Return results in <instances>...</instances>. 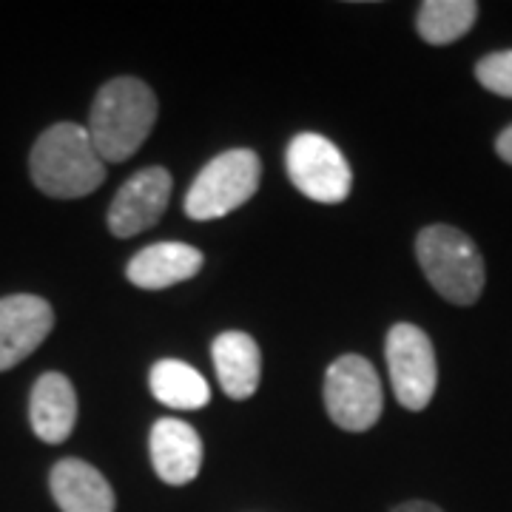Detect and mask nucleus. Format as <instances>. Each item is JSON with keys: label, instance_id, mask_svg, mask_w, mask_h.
<instances>
[{"label": "nucleus", "instance_id": "f257e3e1", "mask_svg": "<svg viewBox=\"0 0 512 512\" xmlns=\"http://www.w3.org/2000/svg\"><path fill=\"white\" fill-rule=\"evenodd\" d=\"M32 183L55 200H80L97 191L106 180V163L86 126L55 123L37 137L29 154Z\"/></svg>", "mask_w": 512, "mask_h": 512}, {"label": "nucleus", "instance_id": "f03ea898", "mask_svg": "<svg viewBox=\"0 0 512 512\" xmlns=\"http://www.w3.org/2000/svg\"><path fill=\"white\" fill-rule=\"evenodd\" d=\"M154 123V92L137 77H114L94 97L86 131L103 163H126L146 143Z\"/></svg>", "mask_w": 512, "mask_h": 512}, {"label": "nucleus", "instance_id": "7ed1b4c3", "mask_svg": "<svg viewBox=\"0 0 512 512\" xmlns=\"http://www.w3.org/2000/svg\"><path fill=\"white\" fill-rule=\"evenodd\" d=\"M416 256L427 282L453 305H473L484 291L487 271L476 242L453 225H427L416 237Z\"/></svg>", "mask_w": 512, "mask_h": 512}, {"label": "nucleus", "instance_id": "20e7f679", "mask_svg": "<svg viewBox=\"0 0 512 512\" xmlns=\"http://www.w3.org/2000/svg\"><path fill=\"white\" fill-rule=\"evenodd\" d=\"M262 163L251 148H231L197 174L185 194V214L191 220H220L251 200L259 188Z\"/></svg>", "mask_w": 512, "mask_h": 512}, {"label": "nucleus", "instance_id": "39448f33", "mask_svg": "<svg viewBox=\"0 0 512 512\" xmlns=\"http://www.w3.org/2000/svg\"><path fill=\"white\" fill-rule=\"evenodd\" d=\"M382 382L365 356L345 353L325 373V410L342 430L365 433L382 416Z\"/></svg>", "mask_w": 512, "mask_h": 512}, {"label": "nucleus", "instance_id": "423d86ee", "mask_svg": "<svg viewBox=\"0 0 512 512\" xmlns=\"http://www.w3.org/2000/svg\"><path fill=\"white\" fill-rule=\"evenodd\" d=\"M384 359L399 404L407 410H424L439 384V365L430 336L410 322H399L387 330Z\"/></svg>", "mask_w": 512, "mask_h": 512}, {"label": "nucleus", "instance_id": "0eeeda50", "mask_svg": "<svg viewBox=\"0 0 512 512\" xmlns=\"http://www.w3.org/2000/svg\"><path fill=\"white\" fill-rule=\"evenodd\" d=\"M285 168L291 183L313 202H345L353 188V171L345 154L328 137L313 131H302L288 143Z\"/></svg>", "mask_w": 512, "mask_h": 512}, {"label": "nucleus", "instance_id": "6e6552de", "mask_svg": "<svg viewBox=\"0 0 512 512\" xmlns=\"http://www.w3.org/2000/svg\"><path fill=\"white\" fill-rule=\"evenodd\" d=\"M171 174L151 165L137 171L128 180L109 205V231L114 237L128 239L143 234L148 228H154L160 217L165 214L168 202H171Z\"/></svg>", "mask_w": 512, "mask_h": 512}, {"label": "nucleus", "instance_id": "1a4fd4ad", "mask_svg": "<svg viewBox=\"0 0 512 512\" xmlns=\"http://www.w3.org/2000/svg\"><path fill=\"white\" fill-rule=\"evenodd\" d=\"M55 328L52 305L35 293L0 299V373L29 359Z\"/></svg>", "mask_w": 512, "mask_h": 512}, {"label": "nucleus", "instance_id": "9d476101", "mask_svg": "<svg viewBox=\"0 0 512 512\" xmlns=\"http://www.w3.org/2000/svg\"><path fill=\"white\" fill-rule=\"evenodd\" d=\"M151 464L154 473L171 487L191 484L200 476L202 467V441L200 433L180 419H160L151 427Z\"/></svg>", "mask_w": 512, "mask_h": 512}, {"label": "nucleus", "instance_id": "9b49d317", "mask_svg": "<svg viewBox=\"0 0 512 512\" xmlns=\"http://www.w3.org/2000/svg\"><path fill=\"white\" fill-rule=\"evenodd\" d=\"M49 490L60 512H114V490L106 476L80 458H60L49 473Z\"/></svg>", "mask_w": 512, "mask_h": 512}, {"label": "nucleus", "instance_id": "f8f14e48", "mask_svg": "<svg viewBox=\"0 0 512 512\" xmlns=\"http://www.w3.org/2000/svg\"><path fill=\"white\" fill-rule=\"evenodd\" d=\"M202 268V251L185 242H157L148 245L128 262L126 276L143 291H163L194 279Z\"/></svg>", "mask_w": 512, "mask_h": 512}, {"label": "nucleus", "instance_id": "ddd939ff", "mask_svg": "<svg viewBox=\"0 0 512 512\" xmlns=\"http://www.w3.org/2000/svg\"><path fill=\"white\" fill-rule=\"evenodd\" d=\"M29 421L43 444H63L77 421V393L69 376L43 373L29 396Z\"/></svg>", "mask_w": 512, "mask_h": 512}, {"label": "nucleus", "instance_id": "4468645a", "mask_svg": "<svg viewBox=\"0 0 512 512\" xmlns=\"http://www.w3.org/2000/svg\"><path fill=\"white\" fill-rule=\"evenodd\" d=\"M211 353H214L217 379H220L225 396L237 399V402L251 399L259 387V376H262V353H259L254 336H248L242 330H225L214 339Z\"/></svg>", "mask_w": 512, "mask_h": 512}, {"label": "nucleus", "instance_id": "2eb2a0df", "mask_svg": "<svg viewBox=\"0 0 512 512\" xmlns=\"http://www.w3.org/2000/svg\"><path fill=\"white\" fill-rule=\"evenodd\" d=\"M154 399L171 410H200L211 399V387L200 373L180 359H160L148 373Z\"/></svg>", "mask_w": 512, "mask_h": 512}, {"label": "nucleus", "instance_id": "dca6fc26", "mask_svg": "<svg viewBox=\"0 0 512 512\" xmlns=\"http://www.w3.org/2000/svg\"><path fill=\"white\" fill-rule=\"evenodd\" d=\"M476 18V0H424L416 15V29L424 43L447 46L467 35Z\"/></svg>", "mask_w": 512, "mask_h": 512}, {"label": "nucleus", "instance_id": "f3484780", "mask_svg": "<svg viewBox=\"0 0 512 512\" xmlns=\"http://www.w3.org/2000/svg\"><path fill=\"white\" fill-rule=\"evenodd\" d=\"M476 77L487 92L512 100V49L481 57L476 63Z\"/></svg>", "mask_w": 512, "mask_h": 512}, {"label": "nucleus", "instance_id": "a211bd4d", "mask_svg": "<svg viewBox=\"0 0 512 512\" xmlns=\"http://www.w3.org/2000/svg\"><path fill=\"white\" fill-rule=\"evenodd\" d=\"M495 151H498V157H501L504 163L512 165V126H507L501 134H498V140H495Z\"/></svg>", "mask_w": 512, "mask_h": 512}, {"label": "nucleus", "instance_id": "6ab92c4d", "mask_svg": "<svg viewBox=\"0 0 512 512\" xmlns=\"http://www.w3.org/2000/svg\"><path fill=\"white\" fill-rule=\"evenodd\" d=\"M390 512H444L436 504H430V501H404L399 507H393Z\"/></svg>", "mask_w": 512, "mask_h": 512}]
</instances>
